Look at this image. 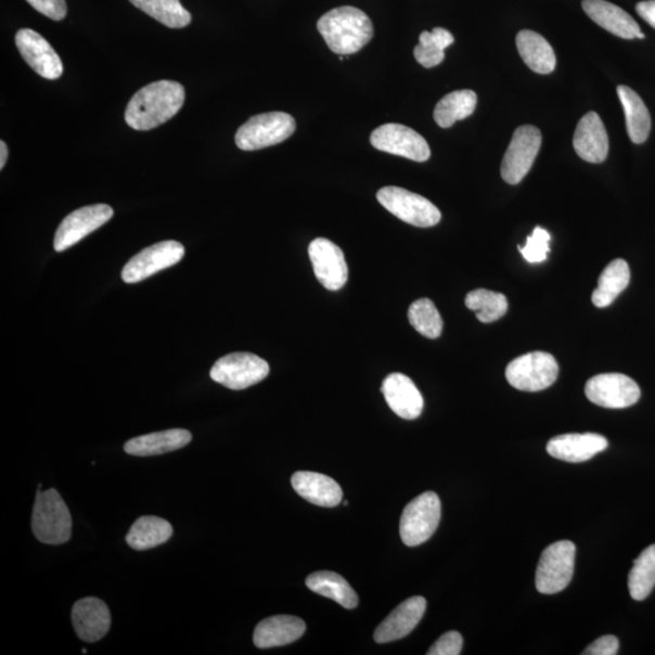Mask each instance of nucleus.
Here are the masks:
<instances>
[{
	"mask_svg": "<svg viewBox=\"0 0 655 655\" xmlns=\"http://www.w3.org/2000/svg\"><path fill=\"white\" fill-rule=\"evenodd\" d=\"M185 98V88L178 81L158 80L143 87L129 101L127 125L140 131L155 129L178 115Z\"/></svg>",
	"mask_w": 655,
	"mask_h": 655,
	"instance_id": "1",
	"label": "nucleus"
},
{
	"mask_svg": "<svg viewBox=\"0 0 655 655\" xmlns=\"http://www.w3.org/2000/svg\"><path fill=\"white\" fill-rule=\"evenodd\" d=\"M317 28L326 46L339 55L358 53L374 36L372 20L355 7L331 10L320 18Z\"/></svg>",
	"mask_w": 655,
	"mask_h": 655,
	"instance_id": "2",
	"label": "nucleus"
},
{
	"mask_svg": "<svg viewBox=\"0 0 655 655\" xmlns=\"http://www.w3.org/2000/svg\"><path fill=\"white\" fill-rule=\"evenodd\" d=\"M35 537L43 544H65L72 536V517L69 510L59 491L50 488L38 489L33 515Z\"/></svg>",
	"mask_w": 655,
	"mask_h": 655,
	"instance_id": "3",
	"label": "nucleus"
},
{
	"mask_svg": "<svg viewBox=\"0 0 655 655\" xmlns=\"http://www.w3.org/2000/svg\"><path fill=\"white\" fill-rule=\"evenodd\" d=\"M295 119L284 112H269L252 117L235 132V145L242 151H257L285 141L294 134Z\"/></svg>",
	"mask_w": 655,
	"mask_h": 655,
	"instance_id": "4",
	"label": "nucleus"
},
{
	"mask_svg": "<svg viewBox=\"0 0 655 655\" xmlns=\"http://www.w3.org/2000/svg\"><path fill=\"white\" fill-rule=\"evenodd\" d=\"M441 500L434 491L416 497L403 510L399 534L407 547H419L432 538L441 521Z\"/></svg>",
	"mask_w": 655,
	"mask_h": 655,
	"instance_id": "5",
	"label": "nucleus"
},
{
	"mask_svg": "<svg viewBox=\"0 0 655 655\" xmlns=\"http://www.w3.org/2000/svg\"><path fill=\"white\" fill-rule=\"evenodd\" d=\"M576 545L562 540L548 547L540 556L536 587L540 593L554 595L565 590L575 573Z\"/></svg>",
	"mask_w": 655,
	"mask_h": 655,
	"instance_id": "6",
	"label": "nucleus"
},
{
	"mask_svg": "<svg viewBox=\"0 0 655 655\" xmlns=\"http://www.w3.org/2000/svg\"><path fill=\"white\" fill-rule=\"evenodd\" d=\"M376 198L386 210L413 227L433 228L441 221V211L421 194L388 187L378 190Z\"/></svg>",
	"mask_w": 655,
	"mask_h": 655,
	"instance_id": "7",
	"label": "nucleus"
},
{
	"mask_svg": "<svg viewBox=\"0 0 655 655\" xmlns=\"http://www.w3.org/2000/svg\"><path fill=\"white\" fill-rule=\"evenodd\" d=\"M270 365L257 355L235 352L223 356L215 363L210 377L230 390H245L268 377Z\"/></svg>",
	"mask_w": 655,
	"mask_h": 655,
	"instance_id": "8",
	"label": "nucleus"
},
{
	"mask_svg": "<svg viewBox=\"0 0 655 655\" xmlns=\"http://www.w3.org/2000/svg\"><path fill=\"white\" fill-rule=\"evenodd\" d=\"M505 374L509 384L517 390L538 393L557 381L558 364L550 354L530 352L511 362Z\"/></svg>",
	"mask_w": 655,
	"mask_h": 655,
	"instance_id": "9",
	"label": "nucleus"
},
{
	"mask_svg": "<svg viewBox=\"0 0 655 655\" xmlns=\"http://www.w3.org/2000/svg\"><path fill=\"white\" fill-rule=\"evenodd\" d=\"M540 147L541 132L537 127L517 128L501 164V178L510 185H517L534 167Z\"/></svg>",
	"mask_w": 655,
	"mask_h": 655,
	"instance_id": "10",
	"label": "nucleus"
},
{
	"mask_svg": "<svg viewBox=\"0 0 655 655\" xmlns=\"http://www.w3.org/2000/svg\"><path fill=\"white\" fill-rule=\"evenodd\" d=\"M185 257V247L177 241H164L151 245L132 257L121 271L126 283H139L163 270L179 264Z\"/></svg>",
	"mask_w": 655,
	"mask_h": 655,
	"instance_id": "11",
	"label": "nucleus"
},
{
	"mask_svg": "<svg viewBox=\"0 0 655 655\" xmlns=\"http://www.w3.org/2000/svg\"><path fill=\"white\" fill-rule=\"evenodd\" d=\"M586 395L593 404L622 409L639 402L640 386L631 377L618 374H600L590 378L586 386Z\"/></svg>",
	"mask_w": 655,
	"mask_h": 655,
	"instance_id": "12",
	"label": "nucleus"
},
{
	"mask_svg": "<svg viewBox=\"0 0 655 655\" xmlns=\"http://www.w3.org/2000/svg\"><path fill=\"white\" fill-rule=\"evenodd\" d=\"M371 143L378 151L414 162H426L432 156V150L421 134L395 123L375 129L372 132Z\"/></svg>",
	"mask_w": 655,
	"mask_h": 655,
	"instance_id": "13",
	"label": "nucleus"
},
{
	"mask_svg": "<svg viewBox=\"0 0 655 655\" xmlns=\"http://www.w3.org/2000/svg\"><path fill=\"white\" fill-rule=\"evenodd\" d=\"M114 214L107 204H94L70 213L55 233L54 249L59 253L67 251L110 221Z\"/></svg>",
	"mask_w": 655,
	"mask_h": 655,
	"instance_id": "14",
	"label": "nucleus"
},
{
	"mask_svg": "<svg viewBox=\"0 0 655 655\" xmlns=\"http://www.w3.org/2000/svg\"><path fill=\"white\" fill-rule=\"evenodd\" d=\"M310 260L317 280L328 291H339L349 279L345 255L336 244L326 239H317L309 247Z\"/></svg>",
	"mask_w": 655,
	"mask_h": 655,
	"instance_id": "15",
	"label": "nucleus"
},
{
	"mask_svg": "<svg viewBox=\"0 0 655 655\" xmlns=\"http://www.w3.org/2000/svg\"><path fill=\"white\" fill-rule=\"evenodd\" d=\"M20 54L39 76L55 80L63 76L64 64L53 47L34 29H20L15 37Z\"/></svg>",
	"mask_w": 655,
	"mask_h": 655,
	"instance_id": "16",
	"label": "nucleus"
},
{
	"mask_svg": "<svg viewBox=\"0 0 655 655\" xmlns=\"http://www.w3.org/2000/svg\"><path fill=\"white\" fill-rule=\"evenodd\" d=\"M385 401L391 411L406 421H414L424 409V398L407 375L394 373L385 377L382 386Z\"/></svg>",
	"mask_w": 655,
	"mask_h": 655,
	"instance_id": "17",
	"label": "nucleus"
},
{
	"mask_svg": "<svg viewBox=\"0 0 655 655\" xmlns=\"http://www.w3.org/2000/svg\"><path fill=\"white\" fill-rule=\"evenodd\" d=\"M72 622L81 641L98 642L110 631L111 613L104 601L87 598L72 608Z\"/></svg>",
	"mask_w": 655,
	"mask_h": 655,
	"instance_id": "18",
	"label": "nucleus"
},
{
	"mask_svg": "<svg viewBox=\"0 0 655 655\" xmlns=\"http://www.w3.org/2000/svg\"><path fill=\"white\" fill-rule=\"evenodd\" d=\"M426 606V600L422 596L406 600L376 628L374 640L388 643L408 637L423 619Z\"/></svg>",
	"mask_w": 655,
	"mask_h": 655,
	"instance_id": "19",
	"label": "nucleus"
},
{
	"mask_svg": "<svg viewBox=\"0 0 655 655\" xmlns=\"http://www.w3.org/2000/svg\"><path fill=\"white\" fill-rule=\"evenodd\" d=\"M608 447L606 437L598 434H567L550 439L547 450L567 463H585Z\"/></svg>",
	"mask_w": 655,
	"mask_h": 655,
	"instance_id": "20",
	"label": "nucleus"
},
{
	"mask_svg": "<svg viewBox=\"0 0 655 655\" xmlns=\"http://www.w3.org/2000/svg\"><path fill=\"white\" fill-rule=\"evenodd\" d=\"M573 146L586 162L599 164L606 160L609 140L605 125L596 112H589L579 120Z\"/></svg>",
	"mask_w": 655,
	"mask_h": 655,
	"instance_id": "21",
	"label": "nucleus"
},
{
	"mask_svg": "<svg viewBox=\"0 0 655 655\" xmlns=\"http://www.w3.org/2000/svg\"><path fill=\"white\" fill-rule=\"evenodd\" d=\"M582 9L593 23L605 28L614 36L624 39L644 38L639 24L626 10L606 2V0H585Z\"/></svg>",
	"mask_w": 655,
	"mask_h": 655,
	"instance_id": "22",
	"label": "nucleus"
},
{
	"mask_svg": "<svg viewBox=\"0 0 655 655\" xmlns=\"http://www.w3.org/2000/svg\"><path fill=\"white\" fill-rule=\"evenodd\" d=\"M292 486L296 493L317 506L334 508L343 500V490L333 478L311 471L295 473Z\"/></svg>",
	"mask_w": 655,
	"mask_h": 655,
	"instance_id": "23",
	"label": "nucleus"
},
{
	"mask_svg": "<svg viewBox=\"0 0 655 655\" xmlns=\"http://www.w3.org/2000/svg\"><path fill=\"white\" fill-rule=\"evenodd\" d=\"M306 631L303 619L293 616H275L264 619L254 631V644L260 650L282 647L298 641Z\"/></svg>",
	"mask_w": 655,
	"mask_h": 655,
	"instance_id": "24",
	"label": "nucleus"
},
{
	"mask_svg": "<svg viewBox=\"0 0 655 655\" xmlns=\"http://www.w3.org/2000/svg\"><path fill=\"white\" fill-rule=\"evenodd\" d=\"M192 441L188 429L172 428L167 432L149 434L131 438L125 445L126 453L134 457H153L176 452Z\"/></svg>",
	"mask_w": 655,
	"mask_h": 655,
	"instance_id": "25",
	"label": "nucleus"
},
{
	"mask_svg": "<svg viewBox=\"0 0 655 655\" xmlns=\"http://www.w3.org/2000/svg\"><path fill=\"white\" fill-rule=\"evenodd\" d=\"M516 44L522 60L536 74L549 75L555 70V51L544 37L534 30H521Z\"/></svg>",
	"mask_w": 655,
	"mask_h": 655,
	"instance_id": "26",
	"label": "nucleus"
},
{
	"mask_svg": "<svg viewBox=\"0 0 655 655\" xmlns=\"http://www.w3.org/2000/svg\"><path fill=\"white\" fill-rule=\"evenodd\" d=\"M172 526L157 516H142L131 526L126 537L127 544L143 551L163 545L172 537Z\"/></svg>",
	"mask_w": 655,
	"mask_h": 655,
	"instance_id": "27",
	"label": "nucleus"
},
{
	"mask_svg": "<svg viewBox=\"0 0 655 655\" xmlns=\"http://www.w3.org/2000/svg\"><path fill=\"white\" fill-rule=\"evenodd\" d=\"M617 90L626 114L629 138L633 143H643L648 139L652 128L650 111L631 88L619 86Z\"/></svg>",
	"mask_w": 655,
	"mask_h": 655,
	"instance_id": "28",
	"label": "nucleus"
},
{
	"mask_svg": "<svg viewBox=\"0 0 655 655\" xmlns=\"http://www.w3.org/2000/svg\"><path fill=\"white\" fill-rule=\"evenodd\" d=\"M631 272L626 260L612 261L600 275L599 286L592 293V304L600 309L612 305L628 288Z\"/></svg>",
	"mask_w": 655,
	"mask_h": 655,
	"instance_id": "29",
	"label": "nucleus"
},
{
	"mask_svg": "<svg viewBox=\"0 0 655 655\" xmlns=\"http://www.w3.org/2000/svg\"><path fill=\"white\" fill-rule=\"evenodd\" d=\"M306 587L319 595L331 599L346 609L358 606V596L342 576L334 571H316L306 579Z\"/></svg>",
	"mask_w": 655,
	"mask_h": 655,
	"instance_id": "30",
	"label": "nucleus"
},
{
	"mask_svg": "<svg viewBox=\"0 0 655 655\" xmlns=\"http://www.w3.org/2000/svg\"><path fill=\"white\" fill-rule=\"evenodd\" d=\"M477 106V95L473 90H457L438 102L434 118L441 128H450L455 121L465 119L474 114Z\"/></svg>",
	"mask_w": 655,
	"mask_h": 655,
	"instance_id": "31",
	"label": "nucleus"
},
{
	"mask_svg": "<svg viewBox=\"0 0 655 655\" xmlns=\"http://www.w3.org/2000/svg\"><path fill=\"white\" fill-rule=\"evenodd\" d=\"M129 2L170 28H183L192 22L191 14L181 5L180 0H129Z\"/></svg>",
	"mask_w": 655,
	"mask_h": 655,
	"instance_id": "32",
	"label": "nucleus"
},
{
	"mask_svg": "<svg viewBox=\"0 0 655 655\" xmlns=\"http://www.w3.org/2000/svg\"><path fill=\"white\" fill-rule=\"evenodd\" d=\"M629 591L634 601L646 600L655 587V544L641 552L629 573Z\"/></svg>",
	"mask_w": 655,
	"mask_h": 655,
	"instance_id": "33",
	"label": "nucleus"
},
{
	"mask_svg": "<svg viewBox=\"0 0 655 655\" xmlns=\"http://www.w3.org/2000/svg\"><path fill=\"white\" fill-rule=\"evenodd\" d=\"M453 43V35L445 28H434L433 33L425 30L419 37V44L414 49V56L418 63L425 68H433L442 63L446 57V48Z\"/></svg>",
	"mask_w": 655,
	"mask_h": 655,
	"instance_id": "34",
	"label": "nucleus"
},
{
	"mask_svg": "<svg viewBox=\"0 0 655 655\" xmlns=\"http://www.w3.org/2000/svg\"><path fill=\"white\" fill-rule=\"evenodd\" d=\"M465 305L468 310L476 312L483 323H491L501 319L508 312V299L504 294L487 290H476L466 295Z\"/></svg>",
	"mask_w": 655,
	"mask_h": 655,
	"instance_id": "35",
	"label": "nucleus"
},
{
	"mask_svg": "<svg viewBox=\"0 0 655 655\" xmlns=\"http://www.w3.org/2000/svg\"><path fill=\"white\" fill-rule=\"evenodd\" d=\"M409 323L418 333L428 339H437L444 331V320L435 304L426 298L419 299L409 307Z\"/></svg>",
	"mask_w": 655,
	"mask_h": 655,
	"instance_id": "36",
	"label": "nucleus"
},
{
	"mask_svg": "<svg viewBox=\"0 0 655 655\" xmlns=\"http://www.w3.org/2000/svg\"><path fill=\"white\" fill-rule=\"evenodd\" d=\"M551 235L545 229L536 228L529 235L524 247H518L522 257L530 264L545 261L550 253Z\"/></svg>",
	"mask_w": 655,
	"mask_h": 655,
	"instance_id": "37",
	"label": "nucleus"
},
{
	"mask_svg": "<svg viewBox=\"0 0 655 655\" xmlns=\"http://www.w3.org/2000/svg\"><path fill=\"white\" fill-rule=\"evenodd\" d=\"M463 637L458 631H449L439 638L427 655H459L463 651Z\"/></svg>",
	"mask_w": 655,
	"mask_h": 655,
	"instance_id": "38",
	"label": "nucleus"
},
{
	"mask_svg": "<svg viewBox=\"0 0 655 655\" xmlns=\"http://www.w3.org/2000/svg\"><path fill=\"white\" fill-rule=\"evenodd\" d=\"M38 13L54 20V22H61L67 15L66 0H27Z\"/></svg>",
	"mask_w": 655,
	"mask_h": 655,
	"instance_id": "39",
	"label": "nucleus"
},
{
	"mask_svg": "<svg viewBox=\"0 0 655 655\" xmlns=\"http://www.w3.org/2000/svg\"><path fill=\"white\" fill-rule=\"evenodd\" d=\"M619 651V640L613 634H606L592 642L582 654L585 655H616Z\"/></svg>",
	"mask_w": 655,
	"mask_h": 655,
	"instance_id": "40",
	"label": "nucleus"
},
{
	"mask_svg": "<svg viewBox=\"0 0 655 655\" xmlns=\"http://www.w3.org/2000/svg\"><path fill=\"white\" fill-rule=\"evenodd\" d=\"M637 12L644 22L655 28V0H646V2L639 3Z\"/></svg>",
	"mask_w": 655,
	"mask_h": 655,
	"instance_id": "41",
	"label": "nucleus"
},
{
	"mask_svg": "<svg viewBox=\"0 0 655 655\" xmlns=\"http://www.w3.org/2000/svg\"><path fill=\"white\" fill-rule=\"evenodd\" d=\"M8 146L4 141L0 142V169L5 167V163L8 160Z\"/></svg>",
	"mask_w": 655,
	"mask_h": 655,
	"instance_id": "42",
	"label": "nucleus"
}]
</instances>
